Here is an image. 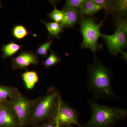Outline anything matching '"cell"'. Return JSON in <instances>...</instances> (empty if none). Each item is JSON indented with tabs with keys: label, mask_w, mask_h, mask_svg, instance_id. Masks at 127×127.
<instances>
[{
	"label": "cell",
	"mask_w": 127,
	"mask_h": 127,
	"mask_svg": "<svg viewBox=\"0 0 127 127\" xmlns=\"http://www.w3.org/2000/svg\"><path fill=\"white\" fill-rule=\"evenodd\" d=\"M88 78L86 84L89 91L97 99L120 100L112 88V71L95 57L87 67Z\"/></svg>",
	"instance_id": "1"
},
{
	"label": "cell",
	"mask_w": 127,
	"mask_h": 127,
	"mask_svg": "<svg viewBox=\"0 0 127 127\" xmlns=\"http://www.w3.org/2000/svg\"><path fill=\"white\" fill-rule=\"evenodd\" d=\"M89 104L92 117L88 122L82 125V127H113L127 116L125 108L101 105L92 100L89 101Z\"/></svg>",
	"instance_id": "2"
},
{
	"label": "cell",
	"mask_w": 127,
	"mask_h": 127,
	"mask_svg": "<svg viewBox=\"0 0 127 127\" xmlns=\"http://www.w3.org/2000/svg\"><path fill=\"white\" fill-rule=\"evenodd\" d=\"M61 97L53 87L48 89L46 95L36 98L30 125L34 126L55 118Z\"/></svg>",
	"instance_id": "3"
},
{
	"label": "cell",
	"mask_w": 127,
	"mask_h": 127,
	"mask_svg": "<svg viewBox=\"0 0 127 127\" xmlns=\"http://www.w3.org/2000/svg\"><path fill=\"white\" fill-rule=\"evenodd\" d=\"M105 18L100 23H97L91 17H80L78 21L83 37L81 46L82 48L89 49L94 54L100 50L101 46L98 41L101 35L100 28L102 26Z\"/></svg>",
	"instance_id": "4"
},
{
	"label": "cell",
	"mask_w": 127,
	"mask_h": 127,
	"mask_svg": "<svg viewBox=\"0 0 127 127\" xmlns=\"http://www.w3.org/2000/svg\"><path fill=\"white\" fill-rule=\"evenodd\" d=\"M9 101L18 117L20 127L30 125L36 99H29L21 93Z\"/></svg>",
	"instance_id": "5"
},
{
	"label": "cell",
	"mask_w": 127,
	"mask_h": 127,
	"mask_svg": "<svg viewBox=\"0 0 127 127\" xmlns=\"http://www.w3.org/2000/svg\"><path fill=\"white\" fill-rule=\"evenodd\" d=\"M127 31L119 28H116L114 34L111 35L101 34V37L104 39L109 54L117 56L119 53H122L123 58L126 60L123 50L127 47Z\"/></svg>",
	"instance_id": "6"
},
{
	"label": "cell",
	"mask_w": 127,
	"mask_h": 127,
	"mask_svg": "<svg viewBox=\"0 0 127 127\" xmlns=\"http://www.w3.org/2000/svg\"><path fill=\"white\" fill-rule=\"evenodd\" d=\"M55 118L58 121L60 127L69 125H76L79 127H82L78 122L77 111L64 102L61 97L59 98Z\"/></svg>",
	"instance_id": "7"
},
{
	"label": "cell",
	"mask_w": 127,
	"mask_h": 127,
	"mask_svg": "<svg viewBox=\"0 0 127 127\" xmlns=\"http://www.w3.org/2000/svg\"><path fill=\"white\" fill-rule=\"evenodd\" d=\"M0 127H20L18 117L9 100L0 102Z\"/></svg>",
	"instance_id": "8"
},
{
	"label": "cell",
	"mask_w": 127,
	"mask_h": 127,
	"mask_svg": "<svg viewBox=\"0 0 127 127\" xmlns=\"http://www.w3.org/2000/svg\"><path fill=\"white\" fill-rule=\"evenodd\" d=\"M12 68L14 70L18 69H27L31 64L38 65V56L31 51H22L15 57L12 58Z\"/></svg>",
	"instance_id": "9"
},
{
	"label": "cell",
	"mask_w": 127,
	"mask_h": 127,
	"mask_svg": "<svg viewBox=\"0 0 127 127\" xmlns=\"http://www.w3.org/2000/svg\"><path fill=\"white\" fill-rule=\"evenodd\" d=\"M64 11V17L60 23L63 28L72 27L79 21L80 16L77 10H66Z\"/></svg>",
	"instance_id": "10"
},
{
	"label": "cell",
	"mask_w": 127,
	"mask_h": 127,
	"mask_svg": "<svg viewBox=\"0 0 127 127\" xmlns=\"http://www.w3.org/2000/svg\"><path fill=\"white\" fill-rule=\"evenodd\" d=\"M127 0H112L109 14H113L116 18L125 17L127 13Z\"/></svg>",
	"instance_id": "11"
},
{
	"label": "cell",
	"mask_w": 127,
	"mask_h": 127,
	"mask_svg": "<svg viewBox=\"0 0 127 127\" xmlns=\"http://www.w3.org/2000/svg\"><path fill=\"white\" fill-rule=\"evenodd\" d=\"M101 9L93 0H86L83 5L78 11L80 16H86L93 15Z\"/></svg>",
	"instance_id": "12"
},
{
	"label": "cell",
	"mask_w": 127,
	"mask_h": 127,
	"mask_svg": "<svg viewBox=\"0 0 127 127\" xmlns=\"http://www.w3.org/2000/svg\"><path fill=\"white\" fill-rule=\"evenodd\" d=\"M22 77L26 88L28 90L33 89L39 79L37 73L33 71H26L22 73Z\"/></svg>",
	"instance_id": "13"
},
{
	"label": "cell",
	"mask_w": 127,
	"mask_h": 127,
	"mask_svg": "<svg viewBox=\"0 0 127 127\" xmlns=\"http://www.w3.org/2000/svg\"><path fill=\"white\" fill-rule=\"evenodd\" d=\"M20 93L15 87L0 85V102L11 99Z\"/></svg>",
	"instance_id": "14"
},
{
	"label": "cell",
	"mask_w": 127,
	"mask_h": 127,
	"mask_svg": "<svg viewBox=\"0 0 127 127\" xmlns=\"http://www.w3.org/2000/svg\"><path fill=\"white\" fill-rule=\"evenodd\" d=\"M22 47L23 46L18 45L13 41L7 44L3 45L1 48V51L3 53L2 58L5 59L11 57L18 52Z\"/></svg>",
	"instance_id": "15"
},
{
	"label": "cell",
	"mask_w": 127,
	"mask_h": 127,
	"mask_svg": "<svg viewBox=\"0 0 127 127\" xmlns=\"http://www.w3.org/2000/svg\"><path fill=\"white\" fill-rule=\"evenodd\" d=\"M45 25L48 32V39L51 37H56L57 39L60 38L59 34L63 32V28L60 23L56 22H47L45 21H41Z\"/></svg>",
	"instance_id": "16"
},
{
	"label": "cell",
	"mask_w": 127,
	"mask_h": 127,
	"mask_svg": "<svg viewBox=\"0 0 127 127\" xmlns=\"http://www.w3.org/2000/svg\"><path fill=\"white\" fill-rule=\"evenodd\" d=\"M12 33L14 38L18 40L25 39L29 35L27 28L21 25L14 26L12 30Z\"/></svg>",
	"instance_id": "17"
},
{
	"label": "cell",
	"mask_w": 127,
	"mask_h": 127,
	"mask_svg": "<svg viewBox=\"0 0 127 127\" xmlns=\"http://www.w3.org/2000/svg\"><path fill=\"white\" fill-rule=\"evenodd\" d=\"M61 62V58L53 50H50V54L45 61L42 62L44 67L50 68L55 66Z\"/></svg>",
	"instance_id": "18"
},
{
	"label": "cell",
	"mask_w": 127,
	"mask_h": 127,
	"mask_svg": "<svg viewBox=\"0 0 127 127\" xmlns=\"http://www.w3.org/2000/svg\"><path fill=\"white\" fill-rule=\"evenodd\" d=\"M52 4L54 6V9L51 12L50 14H48L47 16L50 19L54 21L55 22L60 23L64 17V11L62 10H60L57 9L55 5V1H52Z\"/></svg>",
	"instance_id": "19"
},
{
	"label": "cell",
	"mask_w": 127,
	"mask_h": 127,
	"mask_svg": "<svg viewBox=\"0 0 127 127\" xmlns=\"http://www.w3.org/2000/svg\"><path fill=\"white\" fill-rule=\"evenodd\" d=\"M86 1V0H67L62 10L65 11L71 9L78 10L83 5Z\"/></svg>",
	"instance_id": "20"
},
{
	"label": "cell",
	"mask_w": 127,
	"mask_h": 127,
	"mask_svg": "<svg viewBox=\"0 0 127 127\" xmlns=\"http://www.w3.org/2000/svg\"><path fill=\"white\" fill-rule=\"evenodd\" d=\"M53 42V40L51 39L41 44L36 51V53L37 55L45 58L47 56L48 51L50 50V47Z\"/></svg>",
	"instance_id": "21"
},
{
	"label": "cell",
	"mask_w": 127,
	"mask_h": 127,
	"mask_svg": "<svg viewBox=\"0 0 127 127\" xmlns=\"http://www.w3.org/2000/svg\"><path fill=\"white\" fill-rule=\"evenodd\" d=\"M96 4L100 6L102 9H103L106 12V14L109 15L111 11L112 0H93Z\"/></svg>",
	"instance_id": "22"
},
{
	"label": "cell",
	"mask_w": 127,
	"mask_h": 127,
	"mask_svg": "<svg viewBox=\"0 0 127 127\" xmlns=\"http://www.w3.org/2000/svg\"><path fill=\"white\" fill-rule=\"evenodd\" d=\"M34 127H56V123L55 120V118L48 120L42 124H37V125H34Z\"/></svg>",
	"instance_id": "23"
},
{
	"label": "cell",
	"mask_w": 127,
	"mask_h": 127,
	"mask_svg": "<svg viewBox=\"0 0 127 127\" xmlns=\"http://www.w3.org/2000/svg\"><path fill=\"white\" fill-rule=\"evenodd\" d=\"M55 120H56V127H60L59 123H58V121L56 118H55Z\"/></svg>",
	"instance_id": "24"
},
{
	"label": "cell",
	"mask_w": 127,
	"mask_h": 127,
	"mask_svg": "<svg viewBox=\"0 0 127 127\" xmlns=\"http://www.w3.org/2000/svg\"><path fill=\"white\" fill-rule=\"evenodd\" d=\"M61 127H74L72 126V125H67V126H64Z\"/></svg>",
	"instance_id": "25"
},
{
	"label": "cell",
	"mask_w": 127,
	"mask_h": 127,
	"mask_svg": "<svg viewBox=\"0 0 127 127\" xmlns=\"http://www.w3.org/2000/svg\"><path fill=\"white\" fill-rule=\"evenodd\" d=\"M2 7V4L1 3V1L0 0V8H1Z\"/></svg>",
	"instance_id": "26"
}]
</instances>
